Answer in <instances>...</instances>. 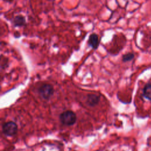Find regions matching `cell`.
Masks as SVG:
<instances>
[{"mask_svg": "<svg viewBox=\"0 0 151 151\" xmlns=\"http://www.w3.org/2000/svg\"><path fill=\"white\" fill-rule=\"evenodd\" d=\"M26 23L25 18L22 15H17L15 17L13 20V24L15 27H22Z\"/></svg>", "mask_w": 151, "mask_h": 151, "instance_id": "cell-6", "label": "cell"}, {"mask_svg": "<svg viewBox=\"0 0 151 151\" xmlns=\"http://www.w3.org/2000/svg\"><path fill=\"white\" fill-rule=\"evenodd\" d=\"M87 42L88 45L91 47L93 50H96L100 44L99 36L95 33L91 34L88 37Z\"/></svg>", "mask_w": 151, "mask_h": 151, "instance_id": "cell-5", "label": "cell"}, {"mask_svg": "<svg viewBox=\"0 0 151 151\" xmlns=\"http://www.w3.org/2000/svg\"><path fill=\"white\" fill-rule=\"evenodd\" d=\"M134 58V54L133 53H127L123 55L122 61L123 62H127L132 60Z\"/></svg>", "mask_w": 151, "mask_h": 151, "instance_id": "cell-8", "label": "cell"}, {"mask_svg": "<svg viewBox=\"0 0 151 151\" xmlns=\"http://www.w3.org/2000/svg\"><path fill=\"white\" fill-rule=\"evenodd\" d=\"M38 92L42 98L48 100L54 94V89L50 84H43L38 88Z\"/></svg>", "mask_w": 151, "mask_h": 151, "instance_id": "cell-3", "label": "cell"}, {"mask_svg": "<svg viewBox=\"0 0 151 151\" xmlns=\"http://www.w3.org/2000/svg\"><path fill=\"white\" fill-rule=\"evenodd\" d=\"M100 96L96 94H89L87 96V99L86 103V104L90 106V107H94L98 104L99 101H100Z\"/></svg>", "mask_w": 151, "mask_h": 151, "instance_id": "cell-4", "label": "cell"}, {"mask_svg": "<svg viewBox=\"0 0 151 151\" xmlns=\"http://www.w3.org/2000/svg\"><path fill=\"white\" fill-rule=\"evenodd\" d=\"M143 96L151 101V82L147 83L143 90Z\"/></svg>", "mask_w": 151, "mask_h": 151, "instance_id": "cell-7", "label": "cell"}, {"mask_svg": "<svg viewBox=\"0 0 151 151\" xmlns=\"http://www.w3.org/2000/svg\"><path fill=\"white\" fill-rule=\"evenodd\" d=\"M2 133L8 137L15 135L18 132V126L15 122L13 121H8L5 122L2 128Z\"/></svg>", "mask_w": 151, "mask_h": 151, "instance_id": "cell-2", "label": "cell"}, {"mask_svg": "<svg viewBox=\"0 0 151 151\" xmlns=\"http://www.w3.org/2000/svg\"><path fill=\"white\" fill-rule=\"evenodd\" d=\"M60 122L65 126H72L77 120L76 114L71 110H66L62 112L59 116Z\"/></svg>", "mask_w": 151, "mask_h": 151, "instance_id": "cell-1", "label": "cell"}]
</instances>
